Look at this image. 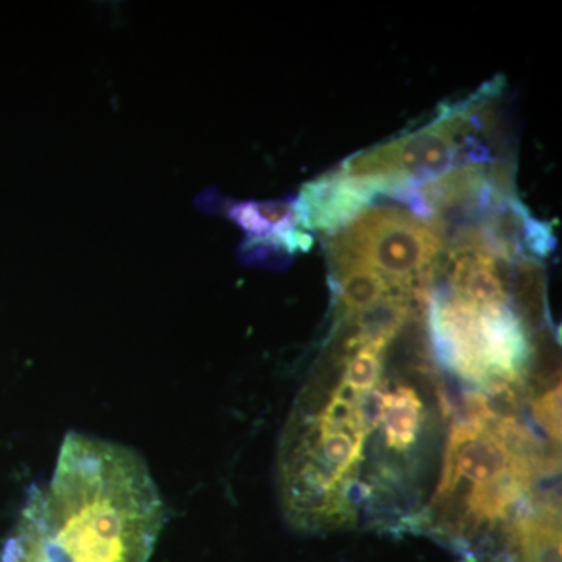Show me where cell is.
Returning <instances> with one entry per match:
<instances>
[{"label":"cell","mask_w":562,"mask_h":562,"mask_svg":"<svg viewBox=\"0 0 562 562\" xmlns=\"http://www.w3.org/2000/svg\"><path fill=\"white\" fill-rule=\"evenodd\" d=\"M165 503L131 447L70 431L46 486H33L0 562H147Z\"/></svg>","instance_id":"6da1fadb"},{"label":"cell","mask_w":562,"mask_h":562,"mask_svg":"<svg viewBox=\"0 0 562 562\" xmlns=\"http://www.w3.org/2000/svg\"><path fill=\"white\" fill-rule=\"evenodd\" d=\"M333 265L360 262L406 290L430 269L442 249L431 224L391 206H369L328 243Z\"/></svg>","instance_id":"7a4b0ae2"},{"label":"cell","mask_w":562,"mask_h":562,"mask_svg":"<svg viewBox=\"0 0 562 562\" xmlns=\"http://www.w3.org/2000/svg\"><path fill=\"white\" fill-rule=\"evenodd\" d=\"M479 103L447 106L430 124L391 143L353 155L339 169L355 179H386L414 183L449 172L468 146L469 127Z\"/></svg>","instance_id":"3957f363"},{"label":"cell","mask_w":562,"mask_h":562,"mask_svg":"<svg viewBox=\"0 0 562 562\" xmlns=\"http://www.w3.org/2000/svg\"><path fill=\"white\" fill-rule=\"evenodd\" d=\"M527 461L530 458L497 427L476 420L462 422L450 436L435 503L442 505L449 501L464 480L472 486L492 482Z\"/></svg>","instance_id":"277c9868"},{"label":"cell","mask_w":562,"mask_h":562,"mask_svg":"<svg viewBox=\"0 0 562 562\" xmlns=\"http://www.w3.org/2000/svg\"><path fill=\"white\" fill-rule=\"evenodd\" d=\"M409 183L386 179H355L341 171L303 184L295 199L299 225L310 232L342 231L371 206L376 195H395Z\"/></svg>","instance_id":"5b68a950"},{"label":"cell","mask_w":562,"mask_h":562,"mask_svg":"<svg viewBox=\"0 0 562 562\" xmlns=\"http://www.w3.org/2000/svg\"><path fill=\"white\" fill-rule=\"evenodd\" d=\"M450 258L454 297L475 306L508 305L505 281L491 250L475 244H458Z\"/></svg>","instance_id":"8992f818"},{"label":"cell","mask_w":562,"mask_h":562,"mask_svg":"<svg viewBox=\"0 0 562 562\" xmlns=\"http://www.w3.org/2000/svg\"><path fill=\"white\" fill-rule=\"evenodd\" d=\"M509 532V562H561L560 512L554 506L524 514Z\"/></svg>","instance_id":"52a82bcc"},{"label":"cell","mask_w":562,"mask_h":562,"mask_svg":"<svg viewBox=\"0 0 562 562\" xmlns=\"http://www.w3.org/2000/svg\"><path fill=\"white\" fill-rule=\"evenodd\" d=\"M380 424L384 442L395 452H406L419 438L424 405L419 395L409 386H398L394 391L380 394Z\"/></svg>","instance_id":"ba28073f"},{"label":"cell","mask_w":562,"mask_h":562,"mask_svg":"<svg viewBox=\"0 0 562 562\" xmlns=\"http://www.w3.org/2000/svg\"><path fill=\"white\" fill-rule=\"evenodd\" d=\"M333 266L338 277L339 301L344 317L347 319L369 312L391 295L406 294V290L394 286L382 273L360 262H341Z\"/></svg>","instance_id":"9c48e42d"},{"label":"cell","mask_w":562,"mask_h":562,"mask_svg":"<svg viewBox=\"0 0 562 562\" xmlns=\"http://www.w3.org/2000/svg\"><path fill=\"white\" fill-rule=\"evenodd\" d=\"M353 349L344 369L342 383L351 391L357 392L360 397L366 398L375 391L376 383L382 376V355L384 347L375 344H347Z\"/></svg>","instance_id":"30bf717a"},{"label":"cell","mask_w":562,"mask_h":562,"mask_svg":"<svg viewBox=\"0 0 562 562\" xmlns=\"http://www.w3.org/2000/svg\"><path fill=\"white\" fill-rule=\"evenodd\" d=\"M536 419L541 422L547 435L560 443L561 441V387L547 392L541 398L532 403Z\"/></svg>","instance_id":"8fae6325"}]
</instances>
